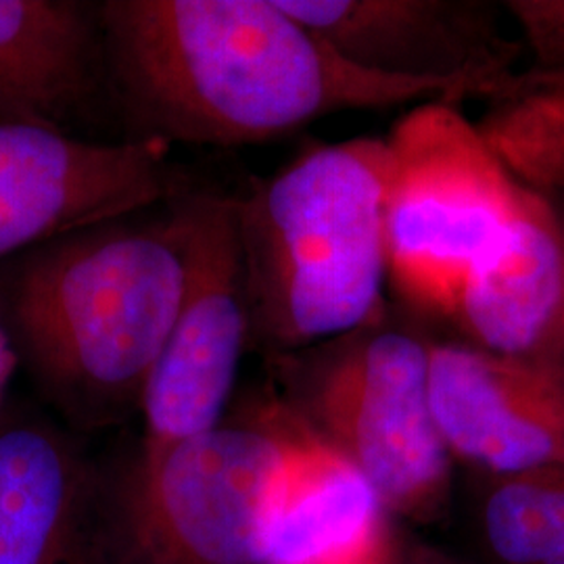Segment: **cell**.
Instances as JSON below:
<instances>
[{"instance_id": "cell-17", "label": "cell", "mask_w": 564, "mask_h": 564, "mask_svg": "<svg viewBox=\"0 0 564 564\" xmlns=\"http://www.w3.org/2000/svg\"><path fill=\"white\" fill-rule=\"evenodd\" d=\"M508 15L523 28L524 39L544 74L564 72V0L505 2Z\"/></svg>"}, {"instance_id": "cell-19", "label": "cell", "mask_w": 564, "mask_h": 564, "mask_svg": "<svg viewBox=\"0 0 564 564\" xmlns=\"http://www.w3.org/2000/svg\"><path fill=\"white\" fill-rule=\"evenodd\" d=\"M554 76V80L561 84V88L564 90V72H558V74H552Z\"/></svg>"}, {"instance_id": "cell-12", "label": "cell", "mask_w": 564, "mask_h": 564, "mask_svg": "<svg viewBox=\"0 0 564 564\" xmlns=\"http://www.w3.org/2000/svg\"><path fill=\"white\" fill-rule=\"evenodd\" d=\"M449 321L463 341L508 356L564 358V235L550 199L519 212L464 276Z\"/></svg>"}, {"instance_id": "cell-1", "label": "cell", "mask_w": 564, "mask_h": 564, "mask_svg": "<svg viewBox=\"0 0 564 564\" xmlns=\"http://www.w3.org/2000/svg\"><path fill=\"white\" fill-rule=\"evenodd\" d=\"M99 13L107 90L130 141L258 144L337 111L491 97L360 69L279 0H109Z\"/></svg>"}, {"instance_id": "cell-9", "label": "cell", "mask_w": 564, "mask_h": 564, "mask_svg": "<svg viewBox=\"0 0 564 564\" xmlns=\"http://www.w3.org/2000/svg\"><path fill=\"white\" fill-rule=\"evenodd\" d=\"M341 59L402 80L468 84L494 99L514 90L523 42L506 34L505 4L487 0H279Z\"/></svg>"}, {"instance_id": "cell-14", "label": "cell", "mask_w": 564, "mask_h": 564, "mask_svg": "<svg viewBox=\"0 0 564 564\" xmlns=\"http://www.w3.org/2000/svg\"><path fill=\"white\" fill-rule=\"evenodd\" d=\"M395 535L372 487L318 440L282 500L263 564H387Z\"/></svg>"}, {"instance_id": "cell-5", "label": "cell", "mask_w": 564, "mask_h": 564, "mask_svg": "<svg viewBox=\"0 0 564 564\" xmlns=\"http://www.w3.org/2000/svg\"><path fill=\"white\" fill-rule=\"evenodd\" d=\"M265 362L281 402L362 475L391 519L445 514L454 460L431 412L426 339L383 312Z\"/></svg>"}, {"instance_id": "cell-16", "label": "cell", "mask_w": 564, "mask_h": 564, "mask_svg": "<svg viewBox=\"0 0 564 564\" xmlns=\"http://www.w3.org/2000/svg\"><path fill=\"white\" fill-rule=\"evenodd\" d=\"M479 130L524 188L550 199L564 195V90L552 74L531 69L498 97Z\"/></svg>"}, {"instance_id": "cell-2", "label": "cell", "mask_w": 564, "mask_h": 564, "mask_svg": "<svg viewBox=\"0 0 564 564\" xmlns=\"http://www.w3.org/2000/svg\"><path fill=\"white\" fill-rule=\"evenodd\" d=\"M149 209L41 242L11 258L0 281V326L42 395L76 429L141 412L181 307L193 193L167 199L160 214Z\"/></svg>"}, {"instance_id": "cell-7", "label": "cell", "mask_w": 564, "mask_h": 564, "mask_svg": "<svg viewBox=\"0 0 564 564\" xmlns=\"http://www.w3.org/2000/svg\"><path fill=\"white\" fill-rule=\"evenodd\" d=\"M193 245L181 307L142 393V449L216 426L249 347L237 197L193 193Z\"/></svg>"}, {"instance_id": "cell-13", "label": "cell", "mask_w": 564, "mask_h": 564, "mask_svg": "<svg viewBox=\"0 0 564 564\" xmlns=\"http://www.w3.org/2000/svg\"><path fill=\"white\" fill-rule=\"evenodd\" d=\"M107 90L99 4L0 0V123H61Z\"/></svg>"}, {"instance_id": "cell-18", "label": "cell", "mask_w": 564, "mask_h": 564, "mask_svg": "<svg viewBox=\"0 0 564 564\" xmlns=\"http://www.w3.org/2000/svg\"><path fill=\"white\" fill-rule=\"evenodd\" d=\"M387 564H464L442 547L398 533Z\"/></svg>"}, {"instance_id": "cell-15", "label": "cell", "mask_w": 564, "mask_h": 564, "mask_svg": "<svg viewBox=\"0 0 564 564\" xmlns=\"http://www.w3.org/2000/svg\"><path fill=\"white\" fill-rule=\"evenodd\" d=\"M470 529L484 564H564V463L479 477Z\"/></svg>"}, {"instance_id": "cell-20", "label": "cell", "mask_w": 564, "mask_h": 564, "mask_svg": "<svg viewBox=\"0 0 564 564\" xmlns=\"http://www.w3.org/2000/svg\"><path fill=\"white\" fill-rule=\"evenodd\" d=\"M558 216H561V224H563V235H564V207H563V209H558ZM563 354H564V337H563Z\"/></svg>"}, {"instance_id": "cell-4", "label": "cell", "mask_w": 564, "mask_h": 564, "mask_svg": "<svg viewBox=\"0 0 564 564\" xmlns=\"http://www.w3.org/2000/svg\"><path fill=\"white\" fill-rule=\"evenodd\" d=\"M316 442L270 389L199 435L141 447L118 479H105L107 564H263Z\"/></svg>"}, {"instance_id": "cell-11", "label": "cell", "mask_w": 564, "mask_h": 564, "mask_svg": "<svg viewBox=\"0 0 564 564\" xmlns=\"http://www.w3.org/2000/svg\"><path fill=\"white\" fill-rule=\"evenodd\" d=\"M105 479L59 426L0 414V564H107Z\"/></svg>"}, {"instance_id": "cell-10", "label": "cell", "mask_w": 564, "mask_h": 564, "mask_svg": "<svg viewBox=\"0 0 564 564\" xmlns=\"http://www.w3.org/2000/svg\"><path fill=\"white\" fill-rule=\"evenodd\" d=\"M429 402L452 460L479 477L564 463V358L429 341Z\"/></svg>"}, {"instance_id": "cell-8", "label": "cell", "mask_w": 564, "mask_h": 564, "mask_svg": "<svg viewBox=\"0 0 564 564\" xmlns=\"http://www.w3.org/2000/svg\"><path fill=\"white\" fill-rule=\"evenodd\" d=\"M162 142H90L0 123V260L178 195Z\"/></svg>"}, {"instance_id": "cell-6", "label": "cell", "mask_w": 564, "mask_h": 564, "mask_svg": "<svg viewBox=\"0 0 564 564\" xmlns=\"http://www.w3.org/2000/svg\"><path fill=\"white\" fill-rule=\"evenodd\" d=\"M456 105L419 102L384 139L387 279L403 302L447 321L464 276L527 191Z\"/></svg>"}, {"instance_id": "cell-3", "label": "cell", "mask_w": 564, "mask_h": 564, "mask_svg": "<svg viewBox=\"0 0 564 564\" xmlns=\"http://www.w3.org/2000/svg\"><path fill=\"white\" fill-rule=\"evenodd\" d=\"M384 139L324 144L237 197L249 347L263 358L384 312Z\"/></svg>"}]
</instances>
